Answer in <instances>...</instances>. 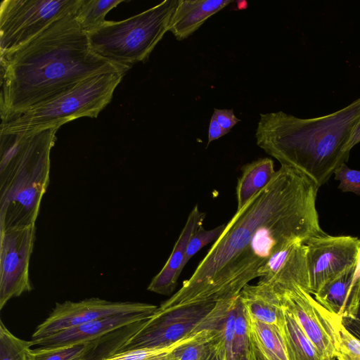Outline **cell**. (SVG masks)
I'll list each match as a JSON object with an SVG mask.
<instances>
[{"label":"cell","mask_w":360,"mask_h":360,"mask_svg":"<svg viewBox=\"0 0 360 360\" xmlns=\"http://www.w3.org/2000/svg\"><path fill=\"white\" fill-rule=\"evenodd\" d=\"M35 224L0 230V309L13 298L32 290L30 263Z\"/></svg>","instance_id":"obj_10"},{"label":"cell","mask_w":360,"mask_h":360,"mask_svg":"<svg viewBox=\"0 0 360 360\" xmlns=\"http://www.w3.org/2000/svg\"><path fill=\"white\" fill-rule=\"evenodd\" d=\"M336 360H360V339L352 334L344 326H340Z\"/></svg>","instance_id":"obj_28"},{"label":"cell","mask_w":360,"mask_h":360,"mask_svg":"<svg viewBox=\"0 0 360 360\" xmlns=\"http://www.w3.org/2000/svg\"><path fill=\"white\" fill-rule=\"evenodd\" d=\"M335 179L340 181L338 188L360 195V170L352 169L346 164L341 165L334 172Z\"/></svg>","instance_id":"obj_30"},{"label":"cell","mask_w":360,"mask_h":360,"mask_svg":"<svg viewBox=\"0 0 360 360\" xmlns=\"http://www.w3.org/2000/svg\"><path fill=\"white\" fill-rule=\"evenodd\" d=\"M217 122L224 129H231L240 120L237 118L233 109H217L214 110L213 114Z\"/></svg>","instance_id":"obj_31"},{"label":"cell","mask_w":360,"mask_h":360,"mask_svg":"<svg viewBox=\"0 0 360 360\" xmlns=\"http://www.w3.org/2000/svg\"><path fill=\"white\" fill-rule=\"evenodd\" d=\"M247 360H267L250 335Z\"/></svg>","instance_id":"obj_34"},{"label":"cell","mask_w":360,"mask_h":360,"mask_svg":"<svg viewBox=\"0 0 360 360\" xmlns=\"http://www.w3.org/2000/svg\"><path fill=\"white\" fill-rule=\"evenodd\" d=\"M283 337L288 360H325L302 330L293 315L284 308Z\"/></svg>","instance_id":"obj_21"},{"label":"cell","mask_w":360,"mask_h":360,"mask_svg":"<svg viewBox=\"0 0 360 360\" xmlns=\"http://www.w3.org/2000/svg\"><path fill=\"white\" fill-rule=\"evenodd\" d=\"M239 295L216 303H205L173 309L155 311L122 339L110 353L165 346L184 336L205 329L221 330Z\"/></svg>","instance_id":"obj_7"},{"label":"cell","mask_w":360,"mask_h":360,"mask_svg":"<svg viewBox=\"0 0 360 360\" xmlns=\"http://www.w3.org/2000/svg\"><path fill=\"white\" fill-rule=\"evenodd\" d=\"M177 0H165L142 13L121 21H106L87 34L92 50L117 64L131 68L148 59L169 31Z\"/></svg>","instance_id":"obj_6"},{"label":"cell","mask_w":360,"mask_h":360,"mask_svg":"<svg viewBox=\"0 0 360 360\" xmlns=\"http://www.w3.org/2000/svg\"><path fill=\"white\" fill-rule=\"evenodd\" d=\"M259 281L285 285L295 283L309 292L307 248L296 243L274 254L259 270Z\"/></svg>","instance_id":"obj_14"},{"label":"cell","mask_w":360,"mask_h":360,"mask_svg":"<svg viewBox=\"0 0 360 360\" xmlns=\"http://www.w3.org/2000/svg\"><path fill=\"white\" fill-rule=\"evenodd\" d=\"M240 297L248 317L278 327L283 333L285 314L280 297L274 286L259 281L247 284Z\"/></svg>","instance_id":"obj_17"},{"label":"cell","mask_w":360,"mask_h":360,"mask_svg":"<svg viewBox=\"0 0 360 360\" xmlns=\"http://www.w3.org/2000/svg\"><path fill=\"white\" fill-rule=\"evenodd\" d=\"M32 340L15 336L0 321V360H34Z\"/></svg>","instance_id":"obj_25"},{"label":"cell","mask_w":360,"mask_h":360,"mask_svg":"<svg viewBox=\"0 0 360 360\" xmlns=\"http://www.w3.org/2000/svg\"><path fill=\"white\" fill-rule=\"evenodd\" d=\"M354 276L355 278L360 279V248L357 255L356 262L354 266Z\"/></svg>","instance_id":"obj_37"},{"label":"cell","mask_w":360,"mask_h":360,"mask_svg":"<svg viewBox=\"0 0 360 360\" xmlns=\"http://www.w3.org/2000/svg\"><path fill=\"white\" fill-rule=\"evenodd\" d=\"M359 122L360 97L318 117L282 111L260 114L255 137L257 146L281 165L298 170L320 188L348 160V146Z\"/></svg>","instance_id":"obj_3"},{"label":"cell","mask_w":360,"mask_h":360,"mask_svg":"<svg viewBox=\"0 0 360 360\" xmlns=\"http://www.w3.org/2000/svg\"><path fill=\"white\" fill-rule=\"evenodd\" d=\"M158 306L137 302H112L91 297L77 302H57L48 317L37 326L32 340L116 315L151 314Z\"/></svg>","instance_id":"obj_11"},{"label":"cell","mask_w":360,"mask_h":360,"mask_svg":"<svg viewBox=\"0 0 360 360\" xmlns=\"http://www.w3.org/2000/svg\"><path fill=\"white\" fill-rule=\"evenodd\" d=\"M229 132V131L223 129L219 125V124L217 122L215 117L214 115H212L209 125L208 142L207 146H208L212 141L219 139Z\"/></svg>","instance_id":"obj_32"},{"label":"cell","mask_w":360,"mask_h":360,"mask_svg":"<svg viewBox=\"0 0 360 360\" xmlns=\"http://www.w3.org/2000/svg\"><path fill=\"white\" fill-rule=\"evenodd\" d=\"M124 72L90 77L53 98L1 122V134H30L56 128L77 118L96 117L110 102Z\"/></svg>","instance_id":"obj_5"},{"label":"cell","mask_w":360,"mask_h":360,"mask_svg":"<svg viewBox=\"0 0 360 360\" xmlns=\"http://www.w3.org/2000/svg\"><path fill=\"white\" fill-rule=\"evenodd\" d=\"M151 314L112 316L68 328L45 338L31 340L33 346L38 347L99 342L102 338L117 330L136 326Z\"/></svg>","instance_id":"obj_13"},{"label":"cell","mask_w":360,"mask_h":360,"mask_svg":"<svg viewBox=\"0 0 360 360\" xmlns=\"http://www.w3.org/2000/svg\"><path fill=\"white\" fill-rule=\"evenodd\" d=\"M304 245L309 292L314 295L326 283L355 266L360 240L349 236L324 233L308 239Z\"/></svg>","instance_id":"obj_12"},{"label":"cell","mask_w":360,"mask_h":360,"mask_svg":"<svg viewBox=\"0 0 360 360\" xmlns=\"http://www.w3.org/2000/svg\"><path fill=\"white\" fill-rule=\"evenodd\" d=\"M58 129L0 133V230L35 224L50 182Z\"/></svg>","instance_id":"obj_4"},{"label":"cell","mask_w":360,"mask_h":360,"mask_svg":"<svg viewBox=\"0 0 360 360\" xmlns=\"http://www.w3.org/2000/svg\"><path fill=\"white\" fill-rule=\"evenodd\" d=\"M219 336L213 340L195 342L177 349L174 353L175 360H209L214 343Z\"/></svg>","instance_id":"obj_29"},{"label":"cell","mask_w":360,"mask_h":360,"mask_svg":"<svg viewBox=\"0 0 360 360\" xmlns=\"http://www.w3.org/2000/svg\"><path fill=\"white\" fill-rule=\"evenodd\" d=\"M233 2L231 0H177L169 31L177 40L185 39L209 18Z\"/></svg>","instance_id":"obj_18"},{"label":"cell","mask_w":360,"mask_h":360,"mask_svg":"<svg viewBox=\"0 0 360 360\" xmlns=\"http://www.w3.org/2000/svg\"><path fill=\"white\" fill-rule=\"evenodd\" d=\"M271 285L278 294L283 307L293 315L323 358L335 359L338 330L342 319L324 308L297 284Z\"/></svg>","instance_id":"obj_9"},{"label":"cell","mask_w":360,"mask_h":360,"mask_svg":"<svg viewBox=\"0 0 360 360\" xmlns=\"http://www.w3.org/2000/svg\"><path fill=\"white\" fill-rule=\"evenodd\" d=\"M319 188L281 165L269 184L236 211L192 276L160 307L164 311L237 297L276 252L326 233L316 199Z\"/></svg>","instance_id":"obj_1"},{"label":"cell","mask_w":360,"mask_h":360,"mask_svg":"<svg viewBox=\"0 0 360 360\" xmlns=\"http://www.w3.org/2000/svg\"><path fill=\"white\" fill-rule=\"evenodd\" d=\"M205 217V213L200 211L198 206L195 205L190 212L169 259L151 280L148 290L164 295H169L174 291L184 269L183 262L188 244L196 230L202 226Z\"/></svg>","instance_id":"obj_15"},{"label":"cell","mask_w":360,"mask_h":360,"mask_svg":"<svg viewBox=\"0 0 360 360\" xmlns=\"http://www.w3.org/2000/svg\"><path fill=\"white\" fill-rule=\"evenodd\" d=\"M249 345V326L245 309L240 297L236 307L233 345V356H245Z\"/></svg>","instance_id":"obj_26"},{"label":"cell","mask_w":360,"mask_h":360,"mask_svg":"<svg viewBox=\"0 0 360 360\" xmlns=\"http://www.w3.org/2000/svg\"><path fill=\"white\" fill-rule=\"evenodd\" d=\"M248 319L249 335L266 359L288 360L282 331L275 326Z\"/></svg>","instance_id":"obj_22"},{"label":"cell","mask_w":360,"mask_h":360,"mask_svg":"<svg viewBox=\"0 0 360 360\" xmlns=\"http://www.w3.org/2000/svg\"><path fill=\"white\" fill-rule=\"evenodd\" d=\"M342 323L352 334L360 339V307L354 319L349 321H342Z\"/></svg>","instance_id":"obj_35"},{"label":"cell","mask_w":360,"mask_h":360,"mask_svg":"<svg viewBox=\"0 0 360 360\" xmlns=\"http://www.w3.org/2000/svg\"><path fill=\"white\" fill-rule=\"evenodd\" d=\"M97 342L33 349L34 360H88L98 346Z\"/></svg>","instance_id":"obj_24"},{"label":"cell","mask_w":360,"mask_h":360,"mask_svg":"<svg viewBox=\"0 0 360 360\" xmlns=\"http://www.w3.org/2000/svg\"><path fill=\"white\" fill-rule=\"evenodd\" d=\"M123 0H81L74 15L80 27L89 34L101 27L107 20L105 17Z\"/></svg>","instance_id":"obj_23"},{"label":"cell","mask_w":360,"mask_h":360,"mask_svg":"<svg viewBox=\"0 0 360 360\" xmlns=\"http://www.w3.org/2000/svg\"><path fill=\"white\" fill-rule=\"evenodd\" d=\"M221 330L205 329L191 333L165 346L108 353L96 360H175V351L187 345L216 338Z\"/></svg>","instance_id":"obj_19"},{"label":"cell","mask_w":360,"mask_h":360,"mask_svg":"<svg viewBox=\"0 0 360 360\" xmlns=\"http://www.w3.org/2000/svg\"><path fill=\"white\" fill-rule=\"evenodd\" d=\"M81 0H4L0 6V57L19 49L52 22L75 14Z\"/></svg>","instance_id":"obj_8"},{"label":"cell","mask_w":360,"mask_h":360,"mask_svg":"<svg viewBox=\"0 0 360 360\" xmlns=\"http://www.w3.org/2000/svg\"><path fill=\"white\" fill-rule=\"evenodd\" d=\"M209 360H229L224 349L221 334L216 339L214 343L212 352Z\"/></svg>","instance_id":"obj_33"},{"label":"cell","mask_w":360,"mask_h":360,"mask_svg":"<svg viewBox=\"0 0 360 360\" xmlns=\"http://www.w3.org/2000/svg\"><path fill=\"white\" fill-rule=\"evenodd\" d=\"M242 175L236 186L237 210H240L271 181L276 171L274 161L269 158H259L241 168Z\"/></svg>","instance_id":"obj_20"},{"label":"cell","mask_w":360,"mask_h":360,"mask_svg":"<svg viewBox=\"0 0 360 360\" xmlns=\"http://www.w3.org/2000/svg\"><path fill=\"white\" fill-rule=\"evenodd\" d=\"M74 15L59 18L29 42L0 57L1 122L90 77L130 69L96 53Z\"/></svg>","instance_id":"obj_2"},{"label":"cell","mask_w":360,"mask_h":360,"mask_svg":"<svg viewBox=\"0 0 360 360\" xmlns=\"http://www.w3.org/2000/svg\"><path fill=\"white\" fill-rule=\"evenodd\" d=\"M360 142V122L357 126L348 146L349 150Z\"/></svg>","instance_id":"obj_36"},{"label":"cell","mask_w":360,"mask_h":360,"mask_svg":"<svg viewBox=\"0 0 360 360\" xmlns=\"http://www.w3.org/2000/svg\"><path fill=\"white\" fill-rule=\"evenodd\" d=\"M232 360H247V354L245 356H233V358Z\"/></svg>","instance_id":"obj_38"},{"label":"cell","mask_w":360,"mask_h":360,"mask_svg":"<svg viewBox=\"0 0 360 360\" xmlns=\"http://www.w3.org/2000/svg\"><path fill=\"white\" fill-rule=\"evenodd\" d=\"M334 360H336V359H334Z\"/></svg>","instance_id":"obj_39"},{"label":"cell","mask_w":360,"mask_h":360,"mask_svg":"<svg viewBox=\"0 0 360 360\" xmlns=\"http://www.w3.org/2000/svg\"><path fill=\"white\" fill-rule=\"evenodd\" d=\"M225 227V224L211 230H205L202 226H200L193 233L188 244L183 262V268L200 250L211 242L214 243L221 236Z\"/></svg>","instance_id":"obj_27"},{"label":"cell","mask_w":360,"mask_h":360,"mask_svg":"<svg viewBox=\"0 0 360 360\" xmlns=\"http://www.w3.org/2000/svg\"><path fill=\"white\" fill-rule=\"evenodd\" d=\"M354 266L314 295L319 304L343 321L354 319L360 307V279L354 276Z\"/></svg>","instance_id":"obj_16"}]
</instances>
